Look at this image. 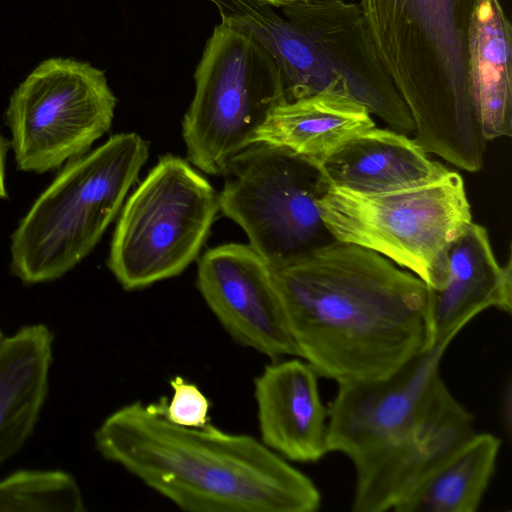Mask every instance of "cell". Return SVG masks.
<instances>
[{
    "mask_svg": "<svg viewBox=\"0 0 512 512\" xmlns=\"http://www.w3.org/2000/svg\"><path fill=\"white\" fill-rule=\"evenodd\" d=\"M478 0H361L379 60L407 106L414 142L467 172L486 139L468 85L469 30Z\"/></svg>",
    "mask_w": 512,
    "mask_h": 512,
    "instance_id": "obj_3",
    "label": "cell"
},
{
    "mask_svg": "<svg viewBox=\"0 0 512 512\" xmlns=\"http://www.w3.org/2000/svg\"><path fill=\"white\" fill-rule=\"evenodd\" d=\"M272 269L299 357L318 376L385 378L433 346L425 283L375 251L335 240Z\"/></svg>",
    "mask_w": 512,
    "mask_h": 512,
    "instance_id": "obj_1",
    "label": "cell"
},
{
    "mask_svg": "<svg viewBox=\"0 0 512 512\" xmlns=\"http://www.w3.org/2000/svg\"><path fill=\"white\" fill-rule=\"evenodd\" d=\"M79 485L63 471H18L0 480V512H82Z\"/></svg>",
    "mask_w": 512,
    "mask_h": 512,
    "instance_id": "obj_21",
    "label": "cell"
},
{
    "mask_svg": "<svg viewBox=\"0 0 512 512\" xmlns=\"http://www.w3.org/2000/svg\"><path fill=\"white\" fill-rule=\"evenodd\" d=\"M450 343H436L388 377L338 384L327 409L328 452H340L353 461L399 437L440 376L439 364Z\"/></svg>",
    "mask_w": 512,
    "mask_h": 512,
    "instance_id": "obj_13",
    "label": "cell"
},
{
    "mask_svg": "<svg viewBox=\"0 0 512 512\" xmlns=\"http://www.w3.org/2000/svg\"><path fill=\"white\" fill-rule=\"evenodd\" d=\"M95 446L189 512H314L321 493L286 459L246 434L174 425L141 401L111 413Z\"/></svg>",
    "mask_w": 512,
    "mask_h": 512,
    "instance_id": "obj_2",
    "label": "cell"
},
{
    "mask_svg": "<svg viewBox=\"0 0 512 512\" xmlns=\"http://www.w3.org/2000/svg\"><path fill=\"white\" fill-rule=\"evenodd\" d=\"M218 210V194L186 160L161 157L125 203L109 269L126 290L180 274L198 255Z\"/></svg>",
    "mask_w": 512,
    "mask_h": 512,
    "instance_id": "obj_9",
    "label": "cell"
},
{
    "mask_svg": "<svg viewBox=\"0 0 512 512\" xmlns=\"http://www.w3.org/2000/svg\"><path fill=\"white\" fill-rule=\"evenodd\" d=\"M512 27L499 0H478L469 30L468 85L486 141L512 135Z\"/></svg>",
    "mask_w": 512,
    "mask_h": 512,
    "instance_id": "obj_18",
    "label": "cell"
},
{
    "mask_svg": "<svg viewBox=\"0 0 512 512\" xmlns=\"http://www.w3.org/2000/svg\"><path fill=\"white\" fill-rule=\"evenodd\" d=\"M219 209L247 234L272 267L287 265L335 241L319 208L328 181L318 162L256 142L225 168Z\"/></svg>",
    "mask_w": 512,
    "mask_h": 512,
    "instance_id": "obj_8",
    "label": "cell"
},
{
    "mask_svg": "<svg viewBox=\"0 0 512 512\" xmlns=\"http://www.w3.org/2000/svg\"><path fill=\"white\" fill-rule=\"evenodd\" d=\"M473 422L474 416L437 377L415 420L399 437L352 461V510H394L474 433Z\"/></svg>",
    "mask_w": 512,
    "mask_h": 512,
    "instance_id": "obj_11",
    "label": "cell"
},
{
    "mask_svg": "<svg viewBox=\"0 0 512 512\" xmlns=\"http://www.w3.org/2000/svg\"><path fill=\"white\" fill-rule=\"evenodd\" d=\"M116 104L102 70L71 58L42 61L6 110L17 168L44 173L87 153L111 127Z\"/></svg>",
    "mask_w": 512,
    "mask_h": 512,
    "instance_id": "obj_10",
    "label": "cell"
},
{
    "mask_svg": "<svg viewBox=\"0 0 512 512\" xmlns=\"http://www.w3.org/2000/svg\"><path fill=\"white\" fill-rule=\"evenodd\" d=\"M197 285L237 343L272 361L299 357L273 269L250 245L231 243L206 251L198 264Z\"/></svg>",
    "mask_w": 512,
    "mask_h": 512,
    "instance_id": "obj_12",
    "label": "cell"
},
{
    "mask_svg": "<svg viewBox=\"0 0 512 512\" xmlns=\"http://www.w3.org/2000/svg\"><path fill=\"white\" fill-rule=\"evenodd\" d=\"M265 4H268L274 8H283L288 5H293L297 3H308L314 1H322V0H258Z\"/></svg>",
    "mask_w": 512,
    "mask_h": 512,
    "instance_id": "obj_24",
    "label": "cell"
},
{
    "mask_svg": "<svg viewBox=\"0 0 512 512\" xmlns=\"http://www.w3.org/2000/svg\"><path fill=\"white\" fill-rule=\"evenodd\" d=\"M317 376L306 361L283 358L254 379L260 441L286 460L313 463L328 453Z\"/></svg>",
    "mask_w": 512,
    "mask_h": 512,
    "instance_id": "obj_15",
    "label": "cell"
},
{
    "mask_svg": "<svg viewBox=\"0 0 512 512\" xmlns=\"http://www.w3.org/2000/svg\"><path fill=\"white\" fill-rule=\"evenodd\" d=\"M137 133H120L68 161L21 220L11 269L25 283L60 278L95 247L148 158Z\"/></svg>",
    "mask_w": 512,
    "mask_h": 512,
    "instance_id": "obj_4",
    "label": "cell"
},
{
    "mask_svg": "<svg viewBox=\"0 0 512 512\" xmlns=\"http://www.w3.org/2000/svg\"><path fill=\"white\" fill-rule=\"evenodd\" d=\"M194 77L195 93L182 122L188 159L207 174L222 175L285 101L282 71L251 31L221 20Z\"/></svg>",
    "mask_w": 512,
    "mask_h": 512,
    "instance_id": "obj_5",
    "label": "cell"
},
{
    "mask_svg": "<svg viewBox=\"0 0 512 512\" xmlns=\"http://www.w3.org/2000/svg\"><path fill=\"white\" fill-rule=\"evenodd\" d=\"M170 399L160 398L148 404L152 411L168 422L186 428H204L210 424V402L199 387L181 376L170 379Z\"/></svg>",
    "mask_w": 512,
    "mask_h": 512,
    "instance_id": "obj_22",
    "label": "cell"
},
{
    "mask_svg": "<svg viewBox=\"0 0 512 512\" xmlns=\"http://www.w3.org/2000/svg\"><path fill=\"white\" fill-rule=\"evenodd\" d=\"M319 165L330 185L365 194L419 186L448 171L408 135L376 126L345 141Z\"/></svg>",
    "mask_w": 512,
    "mask_h": 512,
    "instance_id": "obj_16",
    "label": "cell"
},
{
    "mask_svg": "<svg viewBox=\"0 0 512 512\" xmlns=\"http://www.w3.org/2000/svg\"><path fill=\"white\" fill-rule=\"evenodd\" d=\"M372 127L375 122L364 105L323 92L277 105L253 143L284 147L319 163L345 141Z\"/></svg>",
    "mask_w": 512,
    "mask_h": 512,
    "instance_id": "obj_19",
    "label": "cell"
},
{
    "mask_svg": "<svg viewBox=\"0 0 512 512\" xmlns=\"http://www.w3.org/2000/svg\"><path fill=\"white\" fill-rule=\"evenodd\" d=\"M281 9L293 25L277 59L285 101L323 92L346 96L391 129L414 134L411 114L379 60L358 4L322 0Z\"/></svg>",
    "mask_w": 512,
    "mask_h": 512,
    "instance_id": "obj_6",
    "label": "cell"
},
{
    "mask_svg": "<svg viewBox=\"0 0 512 512\" xmlns=\"http://www.w3.org/2000/svg\"><path fill=\"white\" fill-rule=\"evenodd\" d=\"M337 241L375 251L432 287L452 239L472 221L463 178L448 170L419 186L357 193L328 184L319 200Z\"/></svg>",
    "mask_w": 512,
    "mask_h": 512,
    "instance_id": "obj_7",
    "label": "cell"
},
{
    "mask_svg": "<svg viewBox=\"0 0 512 512\" xmlns=\"http://www.w3.org/2000/svg\"><path fill=\"white\" fill-rule=\"evenodd\" d=\"M9 143L0 133V199L6 198L5 188V157L8 150Z\"/></svg>",
    "mask_w": 512,
    "mask_h": 512,
    "instance_id": "obj_23",
    "label": "cell"
},
{
    "mask_svg": "<svg viewBox=\"0 0 512 512\" xmlns=\"http://www.w3.org/2000/svg\"><path fill=\"white\" fill-rule=\"evenodd\" d=\"M52 334L31 325L0 341V466L33 432L48 393Z\"/></svg>",
    "mask_w": 512,
    "mask_h": 512,
    "instance_id": "obj_17",
    "label": "cell"
},
{
    "mask_svg": "<svg viewBox=\"0 0 512 512\" xmlns=\"http://www.w3.org/2000/svg\"><path fill=\"white\" fill-rule=\"evenodd\" d=\"M500 438L473 433L393 511L475 512L496 468Z\"/></svg>",
    "mask_w": 512,
    "mask_h": 512,
    "instance_id": "obj_20",
    "label": "cell"
},
{
    "mask_svg": "<svg viewBox=\"0 0 512 512\" xmlns=\"http://www.w3.org/2000/svg\"><path fill=\"white\" fill-rule=\"evenodd\" d=\"M2 337H1V331H0V341H1Z\"/></svg>",
    "mask_w": 512,
    "mask_h": 512,
    "instance_id": "obj_25",
    "label": "cell"
},
{
    "mask_svg": "<svg viewBox=\"0 0 512 512\" xmlns=\"http://www.w3.org/2000/svg\"><path fill=\"white\" fill-rule=\"evenodd\" d=\"M501 265L485 227L471 221L445 249L437 281L427 287L431 344L453 340L479 313L512 311V264Z\"/></svg>",
    "mask_w": 512,
    "mask_h": 512,
    "instance_id": "obj_14",
    "label": "cell"
}]
</instances>
